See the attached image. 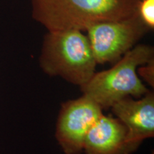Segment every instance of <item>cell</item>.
<instances>
[{
  "label": "cell",
  "instance_id": "1",
  "mask_svg": "<svg viewBox=\"0 0 154 154\" xmlns=\"http://www.w3.org/2000/svg\"><path fill=\"white\" fill-rule=\"evenodd\" d=\"M138 0H32V16L47 31L86 32L99 23L135 14Z\"/></svg>",
  "mask_w": 154,
  "mask_h": 154
},
{
  "label": "cell",
  "instance_id": "2",
  "mask_svg": "<svg viewBox=\"0 0 154 154\" xmlns=\"http://www.w3.org/2000/svg\"><path fill=\"white\" fill-rule=\"evenodd\" d=\"M42 71L82 87L96 73L97 63L86 34L79 30L48 31L39 57Z\"/></svg>",
  "mask_w": 154,
  "mask_h": 154
},
{
  "label": "cell",
  "instance_id": "3",
  "mask_svg": "<svg viewBox=\"0 0 154 154\" xmlns=\"http://www.w3.org/2000/svg\"><path fill=\"white\" fill-rule=\"evenodd\" d=\"M153 58V47L136 44L111 69L96 72L81 90L102 109L111 108L126 97L139 99L149 89L138 76L137 69Z\"/></svg>",
  "mask_w": 154,
  "mask_h": 154
},
{
  "label": "cell",
  "instance_id": "4",
  "mask_svg": "<svg viewBox=\"0 0 154 154\" xmlns=\"http://www.w3.org/2000/svg\"><path fill=\"white\" fill-rule=\"evenodd\" d=\"M97 64L114 63L150 29L137 12L127 18L96 24L86 31Z\"/></svg>",
  "mask_w": 154,
  "mask_h": 154
},
{
  "label": "cell",
  "instance_id": "5",
  "mask_svg": "<svg viewBox=\"0 0 154 154\" xmlns=\"http://www.w3.org/2000/svg\"><path fill=\"white\" fill-rule=\"evenodd\" d=\"M103 109L88 96L61 104L55 136L65 154H81L88 131L103 115Z\"/></svg>",
  "mask_w": 154,
  "mask_h": 154
},
{
  "label": "cell",
  "instance_id": "6",
  "mask_svg": "<svg viewBox=\"0 0 154 154\" xmlns=\"http://www.w3.org/2000/svg\"><path fill=\"white\" fill-rule=\"evenodd\" d=\"M111 109L126 128L125 154L134 153L144 140L154 136V93L151 90L139 99L124 98Z\"/></svg>",
  "mask_w": 154,
  "mask_h": 154
},
{
  "label": "cell",
  "instance_id": "7",
  "mask_svg": "<svg viewBox=\"0 0 154 154\" xmlns=\"http://www.w3.org/2000/svg\"><path fill=\"white\" fill-rule=\"evenodd\" d=\"M126 128L117 118L103 114L88 131L86 154H125Z\"/></svg>",
  "mask_w": 154,
  "mask_h": 154
},
{
  "label": "cell",
  "instance_id": "8",
  "mask_svg": "<svg viewBox=\"0 0 154 154\" xmlns=\"http://www.w3.org/2000/svg\"><path fill=\"white\" fill-rule=\"evenodd\" d=\"M138 16L150 31L154 29V0H138Z\"/></svg>",
  "mask_w": 154,
  "mask_h": 154
},
{
  "label": "cell",
  "instance_id": "9",
  "mask_svg": "<svg viewBox=\"0 0 154 154\" xmlns=\"http://www.w3.org/2000/svg\"><path fill=\"white\" fill-rule=\"evenodd\" d=\"M138 76L148 85L154 86V58L137 69Z\"/></svg>",
  "mask_w": 154,
  "mask_h": 154
}]
</instances>
